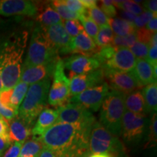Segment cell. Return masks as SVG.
<instances>
[{
    "mask_svg": "<svg viewBox=\"0 0 157 157\" xmlns=\"http://www.w3.org/2000/svg\"><path fill=\"white\" fill-rule=\"evenodd\" d=\"M99 7L109 18H113L117 16V10L113 5V1H110V0L101 1Z\"/></svg>",
    "mask_w": 157,
    "mask_h": 157,
    "instance_id": "39",
    "label": "cell"
},
{
    "mask_svg": "<svg viewBox=\"0 0 157 157\" xmlns=\"http://www.w3.org/2000/svg\"><path fill=\"white\" fill-rule=\"evenodd\" d=\"M79 20L86 34L95 43L96 37H97L98 31H99V26L88 16L87 13L85 15H81Z\"/></svg>",
    "mask_w": 157,
    "mask_h": 157,
    "instance_id": "30",
    "label": "cell"
},
{
    "mask_svg": "<svg viewBox=\"0 0 157 157\" xmlns=\"http://www.w3.org/2000/svg\"><path fill=\"white\" fill-rule=\"evenodd\" d=\"M65 69L70 71L71 77L84 74L101 68V65L92 56L74 54L63 60Z\"/></svg>",
    "mask_w": 157,
    "mask_h": 157,
    "instance_id": "14",
    "label": "cell"
},
{
    "mask_svg": "<svg viewBox=\"0 0 157 157\" xmlns=\"http://www.w3.org/2000/svg\"><path fill=\"white\" fill-rule=\"evenodd\" d=\"M156 15H154V13L148 11H144L140 15H137L136 18L133 21V24H134L135 29H139L144 28L145 25H146L147 23Z\"/></svg>",
    "mask_w": 157,
    "mask_h": 157,
    "instance_id": "38",
    "label": "cell"
},
{
    "mask_svg": "<svg viewBox=\"0 0 157 157\" xmlns=\"http://www.w3.org/2000/svg\"><path fill=\"white\" fill-rule=\"evenodd\" d=\"M50 6L56 10L62 19L65 21L79 19L81 15L71 11L64 3L63 0H55L50 2Z\"/></svg>",
    "mask_w": 157,
    "mask_h": 157,
    "instance_id": "28",
    "label": "cell"
},
{
    "mask_svg": "<svg viewBox=\"0 0 157 157\" xmlns=\"http://www.w3.org/2000/svg\"><path fill=\"white\" fill-rule=\"evenodd\" d=\"M88 157H113V156L107 154H93L90 155Z\"/></svg>",
    "mask_w": 157,
    "mask_h": 157,
    "instance_id": "54",
    "label": "cell"
},
{
    "mask_svg": "<svg viewBox=\"0 0 157 157\" xmlns=\"http://www.w3.org/2000/svg\"><path fill=\"white\" fill-rule=\"evenodd\" d=\"M155 45H157V34L156 33H154V34H152L151 38V41H150V47L155 46Z\"/></svg>",
    "mask_w": 157,
    "mask_h": 157,
    "instance_id": "53",
    "label": "cell"
},
{
    "mask_svg": "<svg viewBox=\"0 0 157 157\" xmlns=\"http://www.w3.org/2000/svg\"><path fill=\"white\" fill-rule=\"evenodd\" d=\"M137 42V35L135 31L132 34L127 35L125 36H114L111 42V46L116 49L119 48H130L135 42Z\"/></svg>",
    "mask_w": 157,
    "mask_h": 157,
    "instance_id": "31",
    "label": "cell"
},
{
    "mask_svg": "<svg viewBox=\"0 0 157 157\" xmlns=\"http://www.w3.org/2000/svg\"><path fill=\"white\" fill-rule=\"evenodd\" d=\"M12 142L10 140L8 135L0 136V157L5 154V152L9 148Z\"/></svg>",
    "mask_w": 157,
    "mask_h": 157,
    "instance_id": "46",
    "label": "cell"
},
{
    "mask_svg": "<svg viewBox=\"0 0 157 157\" xmlns=\"http://www.w3.org/2000/svg\"><path fill=\"white\" fill-rule=\"evenodd\" d=\"M9 123L4 118L0 117V136L8 135Z\"/></svg>",
    "mask_w": 157,
    "mask_h": 157,
    "instance_id": "48",
    "label": "cell"
},
{
    "mask_svg": "<svg viewBox=\"0 0 157 157\" xmlns=\"http://www.w3.org/2000/svg\"><path fill=\"white\" fill-rule=\"evenodd\" d=\"M113 36V33L109 25L100 27L95 40L96 46L98 48H101L111 45Z\"/></svg>",
    "mask_w": 157,
    "mask_h": 157,
    "instance_id": "29",
    "label": "cell"
},
{
    "mask_svg": "<svg viewBox=\"0 0 157 157\" xmlns=\"http://www.w3.org/2000/svg\"><path fill=\"white\" fill-rule=\"evenodd\" d=\"M136 58L129 48L117 49L112 58L102 66L103 68L132 72L135 68Z\"/></svg>",
    "mask_w": 157,
    "mask_h": 157,
    "instance_id": "15",
    "label": "cell"
},
{
    "mask_svg": "<svg viewBox=\"0 0 157 157\" xmlns=\"http://www.w3.org/2000/svg\"><path fill=\"white\" fill-rule=\"evenodd\" d=\"M109 25L116 36H125L136 31L133 22H129L118 17L109 18Z\"/></svg>",
    "mask_w": 157,
    "mask_h": 157,
    "instance_id": "23",
    "label": "cell"
},
{
    "mask_svg": "<svg viewBox=\"0 0 157 157\" xmlns=\"http://www.w3.org/2000/svg\"><path fill=\"white\" fill-rule=\"evenodd\" d=\"M64 28L71 38H74L84 31L81 23L78 20H69L63 21Z\"/></svg>",
    "mask_w": 157,
    "mask_h": 157,
    "instance_id": "35",
    "label": "cell"
},
{
    "mask_svg": "<svg viewBox=\"0 0 157 157\" xmlns=\"http://www.w3.org/2000/svg\"><path fill=\"white\" fill-rule=\"evenodd\" d=\"M81 2L86 9L89 10L95 7L98 5V1L95 0H80Z\"/></svg>",
    "mask_w": 157,
    "mask_h": 157,
    "instance_id": "51",
    "label": "cell"
},
{
    "mask_svg": "<svg viewBox=\"0 0 157 157\" xmlns=\"http://www.w3.org/2000/svg\"><path fill=\"white\" fill-rule=\"evenodd\" d=\"M31 135V127L17 117L9 122L8 135L12 143H24Z\"/></svg>",
    "mask_w": 157,
    "mask_h": 157,
    "instance_id": "21",
    "label": "cell"
},
{
    "mask_svg": "<svg viewBox=\"0 0 157 157\" xmlns=\"http://www.w3.org/2000/svg\"><path fill=\"white\" fill-rule=\"evenodd\" d=\"M37 118L38 119L34 124V127L31 129V134L34 137L39 138L48 129L57 123L58 119V111L57 109L46 108Z\"/></svg>",
    "mask_w": 157,
    "mask_h": 157,
    "instance_id": "19",
    "label": "cell"
},
{
    "mask_svg": "<svg viewBox=\"0 0 157 157\" xmlns=\"http://www.w3.org/2000/svg\"><path fill=\"white\" fill-rule=\"evenodd\" d=\"M27 39V32L15 35L5 43L0 52V74L2 90L13 89L20 81Z\"/></svg>",
    "mask_w": 157,
    "mask_h": 157,
    "instance_id": "2",
    "label": "cell"
},
{
    "mask_svg": "<svg viewBox=\"0 0 157 157\" xmlns=\"http://www.w3.org/2000/svg\"><path fill=\"white\" fill-rule=\"evenodd\" d=\"M146 117L126 111L121 120L120 135L127 144H135L142 140L146 132Z\"/></svg>",
    "mask_w": 157,
    "mask_h": 157,
    "instance_id": "8",
    "label": "cell"
},
{
    "mask_svg": "<svg viewBox=\"0 0 157 157\" xmlns=\"http://www.w3.org/2000/svg\"><path fill=\"white\" fill-rule=\"evenodd\" d=\"M143 9L145 11H148L154 13V15L157 14V1L156 0H149L146 1L143 3Z\"/></svg>",
    "mask_w": 157,
    "mask_h": 157,
    "instance_id": "47",
    "label": "cell"
},
{
    "mask_svg": "<svg viewBox=\"0 0 157 157\" xmlns=\"http://www.w3.org/2000/svg\"><path fill=\"white\" fill-rule=\"evenodd\" d=\"M92 127L57 122L39 139L56 157H88Z\"/></svg>",
    "mask_w": 157,
    "mask_h": 157,
    "instance_id": "1",
    "label": "cell"
},
{
    "mask_svg": "<svg viewBox=\"0 0 157 157\" xmlns=\"http://www.w3.org/2000/svg\"><path fill=\"white\" fill-rule=\"evenodd\" d=\"M39 7L36 3L28 0H0V15L36 16Z\"/></svg>",
    "mask_w": 157,
    "mask_h": 157,
    "instance_id": "13",
    "label": "cell"
},
{
    "mask_svg": "<svg viewBox=\"0 0 157 157\" xmlns=\"http://www.w3.org/2000/svg\"><path fill=\"white\" fill-rule=\"evenodd\" d=\"M51 78L31 84L17 111V117L31 127L40 113L46 109Z\"/></svg>",
    "mask_w": 157,
    "mask_h": 157,
    "instance_id": "3",
    "label": "cell"
},
{
    "mask_svg": "<svg viewBox=\"0 0 157 157\" xmlns=\"http://www.w3.org/2000/svg\"><path fill=\"white\" fill-rule=\"evenodd\" d=\"M13 89L2 90L0 93V102L6 107H10V98Z\"/></svg>",
    "mask_w": 157,
    "mask_h": 157,
    "instance_id": "45",
    "label": "cell"
},
{
    "mask_svg": "<svg viewBox=\"0 0 157 157\" xmlns=\"http://www.w3.org/2000/svg\"><path fill=\"white\" fill-rule=\"evenodd\" d=\"M117 49L113 48L111 45H109V46L103 47V48H98L97 52L93 55V58H95L100 64L101 65V67L104 64L106 63L108 60L112 58L113 55L116 52Z\"/></svg>",
    "mask_w": 157,
    "mask_h": 157,
    "instance_id": "33",
    "label": "cell"
},
{
    "mask_svg": "<svg viewBox=\"0 0 157 157\" xmlns=\"http://www.w3.org/2000/svg\"><path fill=\"white\" fill-rule=\"evenodd\" d=\"M104 82V73L102 68L84 74H78L70 78L71 98L77 95L84 90L99 85Z\"/></svg>",
    "mask_w": 157,
    "mask_h": 157,
    "instance_id": "12",
    "label": "cell"
},
{
    "mask_svg": "<svg viewBox=\"0 0 157 157\" xmlns=\"http://www.w3.org/2000/svg\"><path fill=\"white\" fill-rule=\"evenodd\" d=\"M63 2L71 11L80 15L87 13V9L84 7L80 0H64Z\"/></svg>",
    "mask_w": 157,
    "mask_h": 157,
    "instance_id": "40",
    "label": "cell"
},
{
    "mask_svg": "<svg viewBox=\"0 0 157 157\" xmlns=\"http://www.w3.org/2000/svg\"><path fill=\"white\" fill-rule=\"evenodd\" d=\"M58 50L53 47L45 34L44 29L40 25L33 31L30 43L22 68L46 65L58 60Z\"/></svg>",
    "mask_w": 157,
    "mask_h": 157,
    "instance_id": "4",
    "label": "cell"
},
{
    "mask_svg": "<svg viewBox=\"0 0 157 157\" xmlns=\"http://www.w3.org/2000/svg\"><path fill=\"white\" fill-rule=\"evenodd\" d=\"M17 111L13 108L5 106L0 102V117L4 118L8 123L17 117Z\"/></svg>",
    "mask_w": 157,
    "mask_h": 157,
    "instance_id": "41",
    "label": "cell"
},
{
    "mask_svg": "<svg viewBox=\"0 0 157 157\" xmlns=\"http://www.w3.org/2000/svg\"><path fill=\"white\" fill-rule=\"evenodd\" d=\"M149 48H150V44L137 42L129 48V50L132 52V53L134 55L135 58L147 60Z\"/></svg>",
    "mask_w": 157,
    "mask_h": 157,
    "instance_id": "36",
    "label": "cell"
},
{
    "mask_svg": "<svg viewBox=\"0 0 157 157\" xmlns=\"http://www.w3.org/2000/svg\"><path fill=\"white\" fill-rule=\"evenodd\" d=\"M146 60L152 67L157 66V45L150 47Z\"/></svg>",
    "mask_w": 157,
    "mask_h": 157,
    "instance_id": "44",
    "label": "cell"
},
{
    "mask_svg": "<svg viewBox=\"0 0 157 157\" xmlns=\"http://www.w3.org/2000/svg\"><path fill=\"white\" fill-rule=\"evenodd\" d=\"M119 15L121 17V19L129 21V22H133L137 17V15L132 14V13H129L128 11L122 10H120V11H119Z\"/></svg>",
    "mask_w": 157,
    "mask_h": 157,
    "instance_id": "50",
    "label": "cell"
},
{
    "mask_svg": "<svg viewBox=\"0 0 157 157\" xmlns=\"http://www.w3.org/2000/svg\"><path fill=\"white\" fill-rule=\"evenodd\" d=\"M98 50L95 42L84 31L76 37L71 38L63 55L78 54L93 56Z\"/></svg>",
    "mask_w": 157,
    "mask_h": 157,
    "instance_id": "16",
    "label": "cell"
},
{
    "mask_svg": "<svg viewBox=\"0 0 157 157\" xmlns=\"http://www.w3.org/2000/svg\"><path fill=\"white\" fill-rule=\"evenodd\" d=\"M43 148L44 146L41 140L33 137L23 143L18 157H39Z\"/></svg>",
    "mask_w": 157,
    "mask_h": 157,
    "instance_id": "26",
    "label": "cell"
},
{
    "mask_svg": "<svg viewBox=\"0 0 157 157\" xmlns=\"http://www.w3.org/2000/svg\"><path fill=\"white\" fill-rule=\"evenodd\" d=\"M29 85L25 82L19 81L17 84L13 88V93H12L10 98V107L17 111L22 103L24 99L27 91H28Z\"/></svg>",
    "mask_w": 157,
    "mask_h": 157,
    "instance_id": "27",
    "label": "cell"
},
{
    "mask_svg": "<svg viewBox=\"0 0 157 157\" xmlns=\"http://www.w3.org/2000/svg\"><path fill=\"white\" fill-rule=\"evenodd\" d=\"M124 97L123 93L110 90L101 107L99 122L116 137L120 135L121 120L126 111Z\"/></svg>",
    "mask_w": 157,
    "mask_h": 157,
    "instance_id": "5",
    "label": "cell"
},
{
    "mask_svg": "<svg viewBox=\"0 0 157 157\" xmlns=\"http://www.w3.org/2000/svg\"><path fill=\"white\" fill-rule=\"evenodd\" d=\"M143 95L146 113H156L157 109V85L156 82L148 84L143 88Z\"/></svg>",
    "mask_w": 157,
    "mask_h": 157,
    "instance_id": "25",
    "label": "cell"
},
{
    "mask_svg": "<svg viewBox=\"0 0 157 157\" xmlns=\"http://www.w3.org/2000/svg\"><path fill=\"white\" fill-rule=\"evenodd\" d=\"M87 14L98 26L101 27L109 25V18L98 6L87 10Z\"/></svg>",
    "mask_w": 157,
    "mask_h": 157,
    "instance_id": "34",
    "label": "cell"
},
{
    "mask_svg": "<svg viewBox=\"0 0 157 157\" xmlns=\"http://www.w3.org/2000/svg\"><path fill=\"white\" fill-rule=\"evenodd\" d=\"M48 94V103L53 107H60L69 103L70 101V79L65 73L63 60L58 58L52 75Z\"/></svg>",
    "mask_w": 157,
    "mask_h": 157,
    "instance_id": "7",
    "label": "cell"
},
{
    "mask_svg": "<svg viewBox=\"0 0 157 157\" xmlns=\"http://www.w3.org/2000/svg\"><path fill=\"white\" fill-rule=\"evenodd\" d=\"M109 90V84L104 82L99 85L89 88L78 95L71 97L69 103L81 104L89 111L91 110L96 112L101 109L102 103Z\"/></svg>",
    "mask_w": 157,
    "mask_h": 157,
    "instance_id": "11",
    "label": "cell"
},
{
    "mask_svg": "<svg viewBox=\"0 0 157 157\" xmlns=\"http://www.w3.org/2000/svg\"><path fill=\"white\" fill-rule=\"evenodd\" d=\"M44 31L50 42L58 50V53L63 55L71 39L64 28L63 23L51 25L44 29Z\"/></svg>",
    "mask_w": 157,
    "mask_h": 157,
    "instance_id": "18",
    "label": "cell"
},
{
    "mask_svg": "<svg viewBox=\"0 0 157 157\" xmlns=\"http://www.w3.org/2000/svg\"><path fill=\"white\" fill-rule=\"evenodd\" d=\"M23 143H13V144H11V146L9 147V148L5 152V154H3L2 157H18Z\"/></svg>",
    "mask_w": 157,
    "mask_h": 157,
    "instance_id": "42",
    "label": "cell"
},
{
    "mask_svg": "<svg viewBox=\"0 0 157 157\" xmlns=\"http://www.w3.org/2000/svg\"><path fill=\"white\" fill-rule=\"evenodd\" d=\"M156 125H157V117L156 113H154L151 119L148 127V141H147L146 148L154 147L156 144Z\"/></svg>",
    "mask_w": 157,
    "mask_h": 157,
    "instance_id": "37",
    "label": "cell"
},
{
    "mask_svg": "<svg viewBox=\"0 0 157 157\" xmlns=\"http://www.w3.org/2000/svg\"><path fill=\"white\" fill-rule=\"evenodd\" d=\"M3 90V86H2V77H1V74H0V93Z\"/></svg>",
    "mask_w": 157,
    "mask_h": 157,
    "instance_id": "55",
    "label": "cell"
},
{
    "mask_svg": "<svg viewBox=\"0 0 157 157\" xmlns=\"http://www.w3.org/2000/svg\"><path fill=\"white\" fill-rule=\"evenodd\" d=\"M145 28H146V30L150 31V32L152 33V34L156 33V30H157V15L154 16L151 20L150 21H149L148 23H147Z\"/></svg>",
    "mask_w": 157,
    "mask_h": 157,
    "instance_id": "49",
    "label": "cell"
},
{
    "mask_svg": "<svg viewBox=\"0 0 157 157\" xmlns=\"http://www.w3.org/2000/svg\"><path fill=\"white\" fill-rule=\"evenodd\" d=\"M57 110L58 111L57 122L93 126L96 121L93 113L81 104L68 103L58 107Z\"/></svg>",
    "mask_w": 157,
    "mask_h": 157,
    "instance_id": "9",
    "label": "cell"
},
{
    "mask_svg": "<svg viewBox=\"0 0 157 157\" xmlns=\"http://www.w3.org/2000/svg\"><path fill=\"white\" fill-rule=\"evenodd\" d=\"M36 16L40 25L44 29L58 24V23H63V19L58 14V13L51 7L50 5L47 6L44 10L39 13Z\"/></svg>",
    "mask_w": 157,
    "mask_h": 157,
    "instance_id": "24",
    "label": "cell"
},
{
    "mask_svg": "<svg viewBox=\"0 0 157 157\" xmlns=\"http://www.w3.org/2000/svg\"><path fill=\"white\" fill-rule=\"evenodd\" d=\"M39 157H56V156L51 151L44 148L41 151Z\"/></svg>",
    "mask_w": 157,
    "mask_h": 157,
    "instance_id": "52",
    "label": "cell"
},
{
    "mask_svg": "<svg viewBox=\"0 0 157 157\" xmlns=\"http://www.w3.org/2000/svg\"><path fill=\"white\" fill-rule=\"evenodd\" d=\"M132 72L142 88L148 84L156 82V78L154 76L153 67L146 60L137 58L135 60V68Z\"/></svg>",
    "mask_w": 157,
    "mask_h": 157,
    "instance_id": "20",
    "label": "cell"
},
{
    "mask_svg": "<svg viewBox=\"0 0 157 157\" xmlns=\"http://www.w3.org/2000/svg\"><path fill=\"white\" fill-rule=\"evenodd\" d=\"M122 150V145L118 137L111 134L99 121H96L90 135V154H107L113 156L120 154Z\"/></svg>",
    "mask_w": 157,
    "mask_h": 157,
    "instance_id": "6",
    "label": "cell"
},
{
    "mask_svg": "<svg viewBox=\"0 0 157 157\" xmlns=\"http://www.w3.org/2000/svg\"><path fill=\"white\" fill-rule=\"evenodd\" d=\"M103 69L104 78H106L107 84L109 87H111V90L127 95L142 89L132 72L121 71L111 68Z\"/></svg>",
    "mask_w": 157,
    "mask_h": 157,
    "instance_id": "10",
    "label": "cell"
},
{
    "mask_svg": "<svg viewBox=\"0 0 157 157\" xmlns=\"http://www.w3.org/2000/svg\"><path fill=\"white\" fill-rule=\"evenodd\" d=\"M56 62L46 65L22 68L20 81L31 85L46 78H52Z\"/></svg>",
    "mask_w": 157,
    "mask_h": 157,
    "instance_id": "17",
    "label": "cell"
},
{
    "mask_svg": "<svg viewBox=\"0 0 157 157\" xmlns=\"http://www.w3.org/2000/svg\"><path fill=\"white\" fill-rule=\"evenodd\" d=\"M136 33L137 38V42L146 43V44H150V41L151 38L152 33H151L150 31L146 30V28H142L136 29L135 31Z\"/></svg>",
    "mask_w": 157,
    "mask_h": 157,
    "instance_id": "43",
    "label": "cell"
},
{
    "mask_svg": "<svg viewBox=\"0 0 157 157\" xmlns=\"http://www.w3.org/2000/svg\"><path fill=\"white\" fill-rule=\"evenodd\" d=\"M113 3L116 7L128 11L135 15H140L145 11L142 6L135 3L134 1H113Z\"/></svg>",
    "mask_w": 157,
    "mask_h": 157,
    "instance_id": "32",
    "label": "cell"
},
{
    "mask_svg": "<svg viewBox=\"0 0 157 157\" xmlns=\"http://www.w3.org/2000/svg\"><path fill=\"white\" fill-rule=\"evenodd\" d=\"M124 105L126 111H130L135 114L146 117V111L143 92L136 90L132 93L125 95Z\"/></svg>",
    "mask_w": 157,
    "mask_h": 157,
    "instance_id": "22",
    "label": "cell"
}]
</instances>
